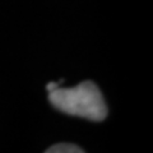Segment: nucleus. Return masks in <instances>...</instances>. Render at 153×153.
<instances>
[{
    "label": "nucleus",
    "mask_w": 153,
    "mask_h": 153,
    "mask_svg": "<svg viewBox=\"0 0 153 153\" xmlns=\"http://www.w3.org/2000/svg\"><path fill=\"white\" fill-rule=\"evenodd\" d=\"M49 101L61 112L91 121H102L108 114L101 91L91 80L82 82L73 88L57 87L49 92Z\"/></svg>",
    "instance_id": "nucleus-1"
},
{
    "label": "nucleus",
    "mask_w": 153,
    "mask_h": 153,
    "mask_svg": "<svg viewBox=\"0 0 153 153\" xmlns=\"http://www.w3.org/2000/svg\"><path fill=\"white\" fill-rule=\"evenodd\" d=\"M57 87H59V83H56V82H51V83H49V84L46 85V89L49 91V92H51V91L56 89Z\"/></svg>",
    "instance_id": "nucleus-3"
},
{
    "label": "nucleus",
    "mask_w": 153,
    "mask_h": 153,
    "mask_svg": "<svg viewBox=\"0 0 153 153\" xmlns=\"http://www.w3.org/2000/svg\"><path fill=\"white\" fill-rule=\"evenodd\" d=\"M46 153H84V149L71 143H59L47 148Z\"/></svg>",
    "instance_id": "nucleus-2"
}]
</instances>
